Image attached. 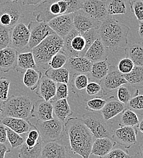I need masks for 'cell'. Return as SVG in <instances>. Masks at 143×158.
Masks as SVG:
<instances>
[{
  "mask_svg": "<svg viewBox=\"0 0 143 158\" xmlns=\"http://www.w3.org/2000/svg\"><path fill=\"white\" fill-rule=\"evenodd\" d=\"M65 131L73 154L89 158L95 138L82 120L78 118H68L65 123Z\"/></svg>",
  "mask_w": 143,
  "mask_h": 158,
  "instance_id": "cell-1",
  "label": "cell"
},
{
  "mask_svg": "<svg viewBox=\"0 0 143 158\" xmlns=\"http://www.w3.org/2000/svg\"><path fill=\"white\" fill-rule=\"evenodd\" d=\"M130 27L120 23L113 16L108 15L98 29L99 38L108 49L116 51L128 44V36Z\"/></svg>",
  "mask_w": 143,
  "mask_h": 158,
  "instance_id": "cell-2",
  "label": "cell"
},
{
  "mask_svg": "<svg viewBox=\"0 0 143 158\" xmlns=\"http://www.w3.org/2000/svg\"><path fill=\"white\" fill-rule=\"evenodd\" d=\"M84 0H43L32 12L37 21L48 23L53 19L82 9Z\"/></svg>",
  "mask_w": 143,
  "mask_h": 158,
  "instance_id": "cell-3",
  "label": "cell"
},
{
  "mask_svg": "<svg viewBox=\"0 0 143 158\" xmlns=\"http://www.w3.org/2000/svg\"><path fill=\"white\" fill-rule=\"evenodd\" d=\"M99 38L97 29H93L81 34L74 28L63 39L61 51L68 57H83L91 44Z\"/></svg>",
  "mask_w": 143,
  "mask_h": 158,
  "instance_id": "cell-4",
  "label": "cell"
},
{
  "mask_svg": "<svg viewBox=\"0 0 143 158\" xmlns=\"http://www.w3.org/2000/svg\"><path fill=\"white\" fill-rule=\"evenodd\" d=\"M63 46V39L54 33L32 49L31 51L39 69L41 68L46 70L49 68V61L55 54L61 51Z\"/></svg>",
  "mask_w": 143,
  "mask_h": 158,
  "instance_id": "cell-5",
  "label": "cell"
},
{
  "mask_svg": "<svg viewBox=\"0 0 143 158\" xmlns=\"http://www.w3.org/2000/svg\"><path fill=\"white\" fill-rule=\"evenodd\" d=\"M34 104L29 97L24 95L11 96L1 105L2 116L24 118H33Z\"/></svg>",
  "mask_w": 143,
  "mask_h": 158,
  "instance_id": "cell-6",
  "label": "cell"
},
{
  "mask_svg": "<svg viewBox=\"0 0 143 158\" xmlns=\"http://www.w3.org/2000/svg\"><path fill=\"white\" fill-rule=\"evenodd\" d=\"M81 120L96 138H113V131L103 118L102 114L95 111L85 113Z\"/></svg>",
  "mask_w": 143,
  "mask_h": 158,
  "instance_id": "cell-7",
  "label": "cell"
},
{
  "mask_svg": "<svg viewBox=\"0 0 143 158\" xmlns=\"http://www.w3.org/2000/svg\"><path fill=\"white\" fill-rule=\"evenodd\" d=\"M43 142L59 140L63 136L65 123L57 118L38 120L35 125Z\"/></svg>",
  "mask_w": 143,
  "mask_h": 158,
  "instance_id": "cell-8",
  "label": "cell"
},
{
  "mask_svg": "<svg viewBox=\"0 0 143 158\" xmlns=\"http://www.w3.org/2000/svg\"><path fill=\"white\" fill-rule=\"evenodd\" d=\"M24 17L18 2L9 1L0 3V24L13 28Z\"/></svg>",
  "mask_w": 143,
  "mask_h": 158,
  "instance_id": "cell-9",
  "label": "cell"
},
{
  "mask_svg": "<svg viewBox=\"0 0 143 158\" xmlns=\"http://www.w3.org/2000/svg\"><path fill=\"white\" fill-rule=\"evenodd\" d=\"M28 28L30 32L28 47L31 51L47 37L55 33L48 23L43 21H31L28 25Z\"/></svg>",
  "mask_w": 143,
  "mask_h": 158,
  "instance_id": "cell-10",
  "label": "cell"
},
{
  "mask_svg": "<svg viewBox=\"0 0 143 158\" xmlns=\"http://www.w3.org/2000/svg\"><path fill=\"white\" fill-rule=\"evenodd\" d=\"M30 32L25 24L19 22L12 29L9 46L19 52L26 49H29Z\"/></svg>",
  "mask_w": 143,
  "mask_h": 158,
  "instance_id": "cell-11",
  "label": "cell"
},
{
  "mask_svg": "<svg viewBox=\"0 0 143 158\" xmlns=\"http://www.w3.org/2000/svg\"><path fill=\"white\" fill-rule=\"evenodd\" d=\"M99 83L102 88V96H103L118 89L123 85L128 84V82L123 73L111 66L108 74L99 81Z\"/></svg>",
  "mask_w": 143,
  "mask_h": 158,
  "instance_id": "cell-12",
  "label": "cell"
},
{
  "mask_svg": "<svg viewBox=\"0 0 143 158\" xmlns=\"http://www.w3.org/2000/svg\"><path fill=\"white\" fill-rule=\"evenodd\" d=\"M48 24L56 34L64 39L74 28L73 13L57 16Z\"/></svg>",
  "mask_w": 143,
  "mask_h": 158,
  "instance_id": "cell-13",
  "label": "cell"
},
{
  "mask_svg": "<svg viewBox=\"0 0 143 158\" xmlns=\"http://www.w3.org/2000/svg\"><path fill=\"white\" fill-rule=\"evenodd\" d=\"M137 132L135 127L120 124V128L113 131V139H115L116 142L128 150L137 143Z\"/></svg>",
  "mask_w": 143,
  "mask_h": 158,
  "instance_id": "cell-14",
  "label": "cell"
},
{
  "mask_svg": "<svg viewBox=\"0 0 143 158\" xmlns=\"http://www.w3.org/2000/svg\"><path fill=\"white\" fill-rule=\"evenodd\" d=\"M73 17L74 27L81 34L93 29H99L102 23V21L91 17L82 9L74 12Z\"/></svg>",
  "mask_w": 143,
  "mask_h": 158,
  "instance_id": "cell-15",
  "label": "cell"
},
{
  "mask_svg": "<svg viewBox=\"0 0 143 158\" xmlns=\"http://www.w3.org/2000/svg\"><path fill=\"white\" fill-rule=\"evenodd\" d=\"M82 10L91 17L101 21L108 16L107 0H84Z\"/></svg>",
  "mask_w": 143,
  "mask_h": 158,
  "instance_id": "cell-16",
  "label": "cell"
},
{
  "mask_svg": "<svg viewBox=\"0 0 143 158\" xmlns=\"http://www.w3.org/2000/svg\"><path fill=\"white\" fill-rule=\"evenodd\" d=\"M19 52L15 49L8 46L0 51V71L7 73L15 70L17 65Z\"/></svg>",
  "mask_w": 143,
  "mask_h": 158,
  "instance_id": "cell-17",
  "label": "cell"
},
{
  "mask_svg": "<svg viewBox=\"0 0 143 158\" xmlns=\"http://www.w3.org/2000/svg\"><path fill=\"white\" fill-rule=\"evenodd\" d=\"M56 141L44 142L41 150V158H68L70 156L68 154L66 147Z\"/></svg>",
  "mask_w": 143,
  "mask_h": 158,
  "instance_id": "cell-18",
  "label": "cell"
},
{
  "mask_svg": "<svg viewBox=\"0 0 143 158\" xmlns=\"http://www.w3.org/2000/svg\"><path fill=\"white\" fill-rule=\"evenodd\" d=\"M92 64L93 63L84 56L71 57H68L64 67L69 70L70 75L74 74H88L91 71Z\"/></svg>",
  "mask_w": 143,
  "mask_h": 158,
  "instance_id": "cell-19",
  "label": "cell"
},
{
  "mask_svg": "<svg viewBox=\"0 0 143 158\" xmlns=\"http://www.w3.org/2000/svg\"><path fill=\"white\" fill-rule=\"evenodd\" d=\"M108 48L105 46L100 38L96 40L86 51L85 57L92 63L107 60Z\"/></svg>",
  "mask_w": 143,
  "mask_h": 158,
  "instance_id": "cell-20",
  "label": "cell"
},
{
  "mask_svg": "<svg viewBox=\"0 0 143 158\" xmlns=\"http://www.w3.org/2000/svg\"><path fill=\"white\" fill-rule=\"evenodd\" d=\"M1 123L20 135L27 133L36 127L28 120L13 117H4Z\"/></svg>",
  "mask_w": 143,
  "mask_h": 158,
  "instance_id": "cell-21",
  "label": "cell"
},
{
  "mask_svg": "<svg viewBox=\"0 0 143 158\" xmlns=\"http://www.w3.org/2000/svg\"><path fill=\"white\" fill-rule=\"evenodd\" d=\"M57 83L46 76L42 77L39 82L36 93L37 96L46 101H50L56 93Z\"/></svg>",
  "mask_w": 143,
  "mask_h": 158,
  "instance_id": "cell-22",
  "label": "cell"
},
{
  "mask_svg": "<svg viewBox=\"0 0 143 158\" xmlns=\"http://www.w3.org/2000/svg\"><path fill=\"white\" fill-rule=\"evenodd\" d=\"M53 105L43 99L37 100L34 105L33 118L38 120H48L54 118Z\"/></svg>",
  "mask_w": 143,
  "mask_h": 158,
  "instance_id": "cell-23",
  "label": "cell"
},
{
  "mask_svg": "<svg viewBox=\"0 0 143 158\" xmlns=\"http://www.w3.org/2000/svg\"><path fill=\"white\" fill-rule=\"evenodd\" d=\"M116 141L108 138H96L93 143L91 155L104 158L116 145Z\"/></svg>",
  "mask_w": 143,
  "mask_h": 158,
  "instance_id": "cell-24",
  "label": "cell"
},
{
  "mask_svg": "<svg viewBox=\"0 0 143 158\" xmlns=\"http://www.w3.org/2000/svg\"><path fill=\"white\" fill-rule=\"evenodd\" d=\"M107 100L105 105L101 110L102 117L106 121L114 118L121 113L125 108V104L113 97Z\"/></svg>",
  "mask_w": 143,
  "mask_h": 158,
  "instance_id": "cell-25",
  "label": "cell"
},
{
  "mask_svg": "<svg viewBox=\"0 0 143 158\" xmlns=\"http://www.w3.org/2000/svg\"><path fill=\"white\" fill-rule=\"evenodd\" d=\"M126 57L131 60L135 66H143V45L141 43L127 44L125 48Z\"/></svg>",
  "mask_w": 143,
  "mask_h": 158,
  "instance_id": "cell-26",
  "label": "cell"
},
{
  "mask_svg": "<svg viewBox=\"0 0 143 158\" xmlns=\"http://www.w3.org/2000/svg\"><path fill=\"white\" fill-rule=\"evenodd\" d=\"M28 69L39 70L31 51L19 54L17 65L15 69L17 72L22 73L23 70H27Z\"/></svg>",
  "mask_w": 143,
  "mask_h": 158,
  "instance_id": "cell-27",
  "label": "cell"
},
{
  "mask_svg": "<svg viewBox=\"0 0 143 158\" xmlns=\"http://www.w3.org/2000/svg\"><path fill=\"white\" fill-rule=\"evenodd\" d=\"M54 113L57 119L65 123L66 119L73 114L67 99H61L53 103Z\"/></svg>",
  "mask_w": 143,
  "mask_h": 158,
  "instance_id": "cell-28",
  "label": "cell"
},
{
  "mask_svg": "<svg viewBox=\"0 0 143 158\" xmlns=\"http://www.w3.org/2000/svg\"><path fill=\"white\" fill-rule=\"evenodd\" d=\"M128 85L137 89L143 88V66H135L128 73L124 74Z\"/></svg>",
  "mask_w": 143,
  "mask_h": 158,
  "instance_id": "cell-29",
  "label": "cell"
},
{
  "mask_svg": "<svg viewBox=\"0 0 143 158\" xmlns=\"http://www.w3.org/2000/svg\"><path fill=\"white\" fill-rule=\"evenodd\" d=\"M111 66L107 60L93 63L90 72V76L96 81H100L108 74Z\"/></svg>",
  "mask_w": 143,
  "mask_h": 158,
  "instance_id": "cell-30",
  "label": "cell"
},
{
  "mask_svg": "<svg viewBox=\"0 0 143 158\" xmlns=\"http://www.w3.org/2000/svg\"><path fill=\"white\" fill-rule=\"evenodd\" d=\"M44 76L56 83H64L68 84L70 79V73L65 67L59 69L49 68L46 70Z\"/></svg>",
  "mask_w": 143,
  "mask_h": 158,
  "instance_id": "cell-31",
  "label": "cell"
},
{
  "mask_svg": "<svg viewBox=\"0 0 143 158\" xmlns=\"http://www.w3.org/2000/svg\"><path fill=\"white\" fill-rule=\"evenodd\" d=\"M42 77V73L40 70L28 69L26 70L23 76L24 85L31 91H36Z\"/></svg>",
  "mask_w": 143,
  "mask_h": 158,
  "instance_id": "cell-32",
  "label": "cell"
},
{
  "mask_svg": "<svg viewBox=\"0 0 143 158\" xmlns=\"http://www.w3.org/2000/svg\"><path fill=\"white\" fill-rule=\"evenodd\" d=\"M43 143L41 137L39 139L37 145L33 147H28L24 142L19 148V157L21 158H40Z\"/></svg>",
  "mask_w": 143,
  "mask_h": 158,
  "instance_id": "cell-33",
  "label": "cell"
},
{
  "mask_svg": "<svg viewBox=\"0 0 143 158\" xmlns=\"http://www.w3.org/2000/svg\"><path fill=\"white\" fill-rule=\"evenodd\" d=\"M107 7L108 15H124L127 12L126 0H107Z\"/></svg>",
  "mask_w": 143,
  "mask_h": 158,
  "instance_id": "cell-34",
  "label": "cell"
},
{
  "mask_svg": "<svg viewBox=\"0 0 143 158\" xmlns=\"http://www.w3.org/2000/svg\"><path fill=\"white\" fill-rule=\"evenodd\" d=\"M132 87V86L129 85L128 86L123 85L118 88V99L120 102L125 105H127L132 98L138 94V89L135 88L132 91L131 89Z\"/></svg>",
  "mask_w": 143,
  "mask_h": 158,
  "instance_id": "cell-35",
  "label": "cell"
},
{
  "mask_svg": "<svg viewBox=\"0 0 143 158\" xmlns=\"http://www.w3.org/2000/svg\"><path fill=\"white\" fill-rule=\"evenodd\" d=\"M121 118V125L137 127L138 126L140 122L137 114L132 110L125 108L123 111Z\"/></svg>",
  "mask_w": 143,
  "mask_h": 158,
  "instance_id": "cell-36",
  "label": "cell"
},
{
  "mask_svg": "<svg viewBox=\"0 0 143 158\" xmlns=\"http://www.w3.org/2000/svg\"><path fill=\"white\" fill-rule=\"evenodd\" d=\"M71 76V85L77 91L85 89L87 85L90 82V78L87 74H74Z\"/></svg>",
  "mask_w": 143,
  "mask_h": 158,
  "instance_id": "cell-37",
  "label": "cell"
},
{
  "mask_svg": "<svg viewBox=\"0 0 143 158\" xmlns=\"http://www.w3.org/2000/svg\"><path fill=\"white\" fill-rule=\"evenodd\" d=\"M7 137L11 147L13 149L20 148L24 142L25 139L21 137L20 134L7 127Z\"/></svg>",
  "mask_w": 143,
  "mask_h": 158,
  "instance_id": "cell-38",
  "label": "cell"
},
{
  "mask_svg": "<svg viewBox=\"0 0 143 158\" xmlns=\"http://www.w3.org/2000/svg\"><path fill=\"white\" fill-rule=\"evenodd\" d=\"M68 59V57L62 52L60 51L55 54L49 61V68L53 69H59L65 66Z\"/></svg>",
  "mask_w": 143,
  "mask_h": 158,
  "instance_id": "cell-39",
  "label": "cell"
},
{
  "mask_svg": "<svg viewBox=\"0 0 143 158\" xmlns=\"http://www.w3.org/2000/svg\"><path fill=\"white\" fill-rule=\"evenodd\" d=\"M12 29L0 24V51L9 46Z\"/></svg>",
  "mask_w": 143,
  "mask_h": 158,
  "instance_id": "cell-40",
  "label": "cell"
},
{
  "mask_svg": "<svg viewBox=\"0 0 143 158\" xmlns=\"http://www.w3.org/2000/svg\"><path fill=\"white\" fill-rule=\"evenodd\" d=\"M106 102V100L101 99V97L90 99L86 102V109L91 111H99L105 105Z\"/></svg>",
  "mask_w": 143,
  "mask_h": 158,
  "instance_id": "cell-41",
  "label": "cell"
},
{
  "mask_svg": "<svg viewBox=\"0 0 143 158\" xmlns=\"http://www.w3.org/2000/svg\"><path fill=\"white\" fill-rule=\"evenodd\" d=\"M69 96V88L68 84L57 83L56 93L54 97L49 102L52 103L61 99H67Z\"/></svg>",
  "mask_w": 143,
  "mask_h": 158,
  "instance_id": "cell-42",
  "label": "cell"
},
{
  "mask_svg": "<svg viewBox=\"0 0 143 158\" xmlns=\"http://www.w3.org/2000/svg\"><path fill=\"white\" fill-rule=\"evenodd\" d=\"M132 12L139 21H143V0H135L129 3Z\"/></svg>",
  "mask_w": 143,
  "mask_h": 158,
  "instance_id": "cell-43",
  "label": "cell"
},
{
  "mask_svg": "<svg viewBox=\"0 0 143 158\" xmlns=\"http://www.w3.org/2000/svg\"><path fill=\"white\" fill-rule=\"evenodd\" d=\"M11 81L6 77L0 78V100L6 101L9 98Z\"/></svg>",
  "mask_w": 143,
  "mask_h": 158,
  "instance_id": "cell-44",
  "label": "cell"
},
{
  "mask_svg": "<svg viewBox=\"0 0 143 158\" xmlns=\"http://www.w3.org/2000/svg\"><path fill=\"white\" fill-rule=\"evenodd\" d=\"M135 64L133 62L127 57L120 60L118 63V70L123 73V74L130 73L134 68Z\"/></svg>",
  "mask_w": 143,
  "mask_h": 158,
  "instance_id": "cell-45",
  "label": "cell"
},
{
  "mask_svg": "<svg viewBox=\"0 0 143 158\" xmlns=\"http://www.w3.org/2000/svg\"><path fill=\"white\" fill-rule=\"evenodd\" d=\"M128 106L136 111H143V95H136L127 104Z\"/></svg>",
  "mask_w": 143,
  "mask_h": 158,
  "instance_id": "cell-46",
  "label": "cell"
},
{
  "mask_svg": "<svg viewBox=\"0 0 143 158\" xmlns=\"http://www.w3.org/2000/svg\"><path fill=\"white\" fill-rule=\"evenodd\" d=\"M86 93L89 96H96L100 92H102L101 86L100 83H98L96 81L89 82L85 88Z\"/></svg>",
  "mask_w": 143,
  "mask_h": 158,
  "instance_id": "cell-47",
  "label": "cell"
},
{
  "mask_svg": "<svg viewBox=\"0 0 143 158\" xmlns=\"http://www.w3.org/2000/svg\"><path fill=\"white\" fill-rule=\"evenodd\" d=\"M131 157L127 152H124L121 149H113L110 152H109L104 158H130Z\"/></svg>",
  "mask_w": 143,
  "mask_h": 158,
  "instance_id": "cell-48",
  "label": "cell"
},
{
  "mask_svg": "<svg viewBox=\"0 0 143 158\" xmlns=\"http://www.w3.org/2000/svg\"><path fill=\"white\" fill-rule=\"evenodd\" d=\"M7 140V127L1 123L0 124V142L6 143Z\"/></svg>",
  "mask_w": 143,
  "mask_h": 158,
  "instance_id": "cell-49",
  "label": "cell"
},
{
  "mask_svg": "<svg viewBox=\"0 0 143 158\" xmlns=\"http://www.w3.org/2000/svg\"><path fill=\"white\" fill-rule=\"evenodd\" d=\"M27 136L29 138L32 139L36 140H38L40 138L39 131L36 127L34 128L31 130L29 132H27Z\"/></svg>",
  "mask_w": 143,
  "mask_h": 158,
  "instance_id": "cell-50",
  "label": "cell"
},
{
  "mask_svg": "<svg viewBox=\"0 0 143 158\" xmlns=\"http://www.w3.org/2000/svg\"><path fill=\"white\" fill-rule=\"evenodd\" d=\"M10 152L11 150L7 148L6 143L0 142V158H4L6 155Z\"/></svg>",
  "mask_w": 143,
  "mask_h": 158,
  "instance_id": "cell-51",
  "label": "cell"
},
{
  "mask_svg": "<svg viewBox=\"0 0 143 158\" xmlns=\"http://www.w3.org/2000/svg\"><path fill=\"white\" fill-rule=\"evenodd\" d=\"M40 139V138H39ZM38 140H34L32 139L29 138H28L27 136L25 138V140H24V143L26 144V145H27L29 147H33L34 146H36L38 142Z\"/></svg>",
  "mask_w": 143,
  "mask_h": 158,
  "instance_id": "cell-52",
  "label": "cell"
},
{
  "mask_svg": "<svg viewBox=\"0 0 143 158\" xmlns=\"http://www.w3.org/2000/svg\"><path fill=\"white\" fill-rule=\"evenodd\" d=\"M43 0H22L23 5H37Z\"/></svg>",
  "mask_w": 143,
  "mask_h": 158,
  "instance_id": "cell-53",
  "label": "cell"
},
{
  "mask_svg": "<svg viewBox=\"0 0 143 158\" xmlns=\"http://www.w3.org/2000/svg\"><path fill=\"white\" fill-rule=\"evenodd\" d=\"M138 32L140 35V38L143 41V21H140Z\"/></svg>",
  "mask_w": 143,
  "mask_h": 158,
  "instance_id": "cell-54",
  "label": "cell"
},
{
  "mask_svg": "<svg viewBox=\"0 0 143 158\" xmlns=\"http://www.w3.org/2000/svg\"><path fill=\"white\" fill-rule=\"evenodd\" d=\"M138 128L140 130V131L143 133V120L141 121V122H140L139 125H138Z\"/></svg>",
  "mask_w": 143,
  "mask_h": 158,
  "instance_id": "cell-55",
  "label": "cell"
},
{
  "mask_svg": "<svg viewBox=\"0 0 143 158\" xmlns=\"http://www.w3.org/2000/svg\"><path fill=\"white\" fill-rule=\"evenodd\" d=\"M139 148H140V154L141 156L143 157V143L140 146Z\"/></svg>",
  "mask_w": 143,
  "mask_h": 158,
  "instance_id": "cell-56",
  "label": "cell"
},
{
  "mask_svg": "<svg viewBox=\"0 0 143 158\" xmlns=\"http://www.w3.org/2000/svg\"><path fill=\"white\" fill-rule=\"evenodd\" d=\"M3 118V116H2V108H1V104H0V122L2 120V118Z\"/></svg>",
  "mask_w": 143,
  "mask_h": 158,
  "instance_id": "cell-57",
  "label": "cell"
},
{
  "mask_svg": "<svg viewBox=\"0 0 143 158\" xmlns=\"http://www.w3.org/2000/svg\"><path fill=\"white\" fill-rule=\"evenodd\" d=\"M9 1H16V2H18L19 0H9Z\"/></svg>",
  "mask_w": 143,
  "mask_h": 158,
  "instance_id": "cell-58",
  "label": "cell"
},
{
  "mask_svg": "<svg viewBox=\"0 0 143 158\" xmlns=\"http://www.w3.org/2000/svg\"><path fill=\"white\" fill-rule=\"evenodd\" d=\"M135 1V0H128L129 3H130V2H132V1Z\"/></svg>",
  "mask_w": 143,
  "mask_h": 158,
  "instance_id": "cell-59",
  "label": "cell"
},
{
  "mask_svg": "<svg viewBox=\"0 0 143 158\" xmlns=\"http://www.w3.org/2000/svg\"><path fill=\"white\" fill-rule=\"evenodd\" d=\"M141 44H143V42H142V43H141Z\"/></svg>",
  "mask_w": 143,
  "mask_h": 158,
  "instance_id": "cell-60",
  "label": "cell"
}]
</instances>
